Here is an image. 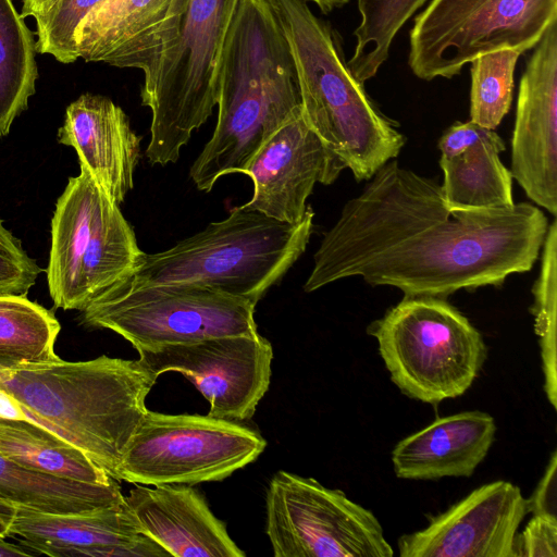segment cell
Returning <instances> with one entry per match:
<instances>
[{
    "label": "cell",
    "instance_id": "14",
    "mask_svg": "<svg viewBox=\"0 0 557 557\" xmlns=\"http://www.w3.org/2000/svg\"><path fill=\"white\" fill-rule=\"evenodd\" d=\"M7 537L52 557H169L138 528L125 500L94 510L52 513L0 497Z\"/></svg>",
    "mask_w": 557,
    "mask_h": 557
},
{
    "label": "cell",
    "instance_id": "26",
    "mask_svg": "<svg viewBox=\"0 0 557 557\" xmlns=\"http://www.w3.org/2000/svg\"><path fill=\"white\" fill-rule=\"evenodd\" d=\"M60 330L53 312L26 295H0V359L30 362L58 359L54 343Z\"/></svg>",
    "mask_w": 557,
    "mask_h": 557
},
{
    "label": "cell",
    "instance_id": "24",
    "mask_svg": "<svg viewBox=\"0 0 557 557\" xmlns=\"http://www.w3.org/2000/svg\"><path fill=\"white\" fill-rule=\"evenodd\" d=\"M0 453L23 467L64 480L90 484L115 481L77 446L24 421L0 418Z\"/></svg>",
    "mask_w": 557,
    "mask_h": 557
},
{
    "label": "cell",
    "instance_id": "37",
    "mask_svg": "<svg viewBox=\"0 0 557 557\" xmlns=\"http://www.w3.org/2000/svg\"><path fill=\"white\" fill-rule=\"evenodd\" d=\"M0 536L7 539V531L4 525L0 522Z\"/></svg>",
    "mask_w": 557,
    "mask_h": 557
},
{
    "label": "cell",
    "instance_id": "31",
    "mask_svg": "<svg viewBox=\"0 0 557 557\" xmlns=\"http://www.w3.org/2000/svg\"><path fill=\"white\" fill-rule=\"evenodd\" d=\"M41 272L0 220V295H27Z\"/></svg>",
    "mask_w": 557,
    "mask_h": 557
},
{
    "label": "cell",
    "instance_id": "13",
    "mask_svg": "<svg viewBox=\"0 0 557 557\" xmlns=\"http://www.w3.org/2000/svg\"><path fill=\"white\" fill-rule=\"evenodd\" d=\"M140 363L158 379L168 371L188 377L209 401L208 416L251 419L267 393L273 348L259 333L207 337L137 349Z\"/></svg>",
    "mask_w": 557,
    "mask_h": 557
},
{
    "label": "cell",
    "instance_id": "20",
    "mask_svg": "<svg viewBox=\"0 0 557 557\" xmlns=\"http://www.w3.org/2000/svg\"><path fill=\"white\" fill-rule=\"evenodd\" d=\"M441 186L446 206L454 210H495L515 206L512 176L500 161L506 149L494 131L471 121L456 122L438 140Z\"/></svg>",
    "mask_w": 557,
    "mask_h": 557
},
{
    "label": "cell",
    "instance_id": "28",
    "mask_svg": "<svg viewBox=\"0 0 557 557\" xmlns=\"http://www.w3.org/2000/svg\"><path fill=\"white\" fill-rule=\"evenodd\" d=\"M521 54L504 49L481 54L471 62V122L488 129L499 125L511 106L513 74Z\"/></svg>",
    "mask_w": 557,
    "mask_h": 557
},
{
    "label": "cell",
    "instance_id": "21",
    "mask_svg": "<svg viewBox=\"0 0 557 557\" xmlns=\"http://www.w3.org/2000/svg\"><path fill=\"white\" fill-rule=\"evenodd\" d=\"M174 0H100L79 23V59L145 71L152 60Z\"/></svg>",
    "mask_w": 557,
    "mask_h": 557
},
{
    "label": "cell",
    "instance_id": "36",
    "mask_svg": "<svg viewBox=\"0 0 557 557\" xmlns=\"http://www.w3.org/2000/svg\"><path fill=\"white\" fill-rule=\"evenodd\" d=\"M312 2L323 13L327 14L335 9L344 7L349 0H306Z\"/></svg>",
    "mask_w": 557,
    "mask_h": 557
},
{
    "label": "cell",
    "instance_id": "33",
    "mask_svg": "<svg viewBox=\"0 0 557 557\" xmlns=\"http://www.w3.org/2000/svg\"><path fill=\"white\" fill-rule=\"evenodd\" d=\"M556 473L557 453L554 451L534 492L527 498L528 512L533 516L556 517Z\"/></svg>",
    "mask_w": 557,
    "mask_h": 557
},
{
    "label": "cell",
    "instance_id": "17",
    "mask_svg": "<svg viewBox=\"0 0 557 557\" xmlns=\"http://www.w3.org/2000/svg\"><path fill=\"white\" fill-rule=\"evenodd\" d=\"M346 169L304 119L288 120L252 156L244 173L253 183L252 198L242 205L272 219L297 223L317 183L333 184Z\"/></svg>",
    "mask_w": 557,
    "mask_h": 557
},
{
    "label": "cell",
    "instance_id": "15",
    "mask_svg": "<svg viewBox=\"0 0 557 557\" xmlns=\"http://www.w3.org/2000/svg\"><path fill=\"white\" fill-rule=\"evenodd\" d=\"M509 171L535 205L557 214V21L520 79Z\"/></svg>",
    "mask_w": 557,
    "mask_h": 557
},
{
    "label": "cell",
    "instance_id": "29",
    "mask_svg": "<svg viewBox=\"0 0 557 557\" xmlns=\"http://www.w3.org/2000/svg\"><path fill=\"white\" fill-rule=\"evenodd\" d=\"M540 275L532 293L534 302L530 308L534 315V330L539 337L544 389L550 405L557 407L556 371V304H557V221L548 225L542 246Z\"/></svg>",
    "mask_w": 557,
    "mask_h": 557
},
{
    "label": "cell",
    "instance_id": "11",
    "mask_svg": "<svg viewBox=\"0 0 557 557\" xmlns=\"http://www.w3.org/2000/svg\"><path fill=\"white\" fill-rule=\"evenodd\" d=\"M256 305L213 289L190 286L131 288L117 284L95 297L82 322L108 329L137 350L207 337L258 333Z\"/></svg>",
    "mask_w": 557,
    "mask_h": 557
},
{
    "label": "cell",
    "instance_id": "4",
    "mask_svg": "<svg viewBox=\"0 0 557 557\" xmlns=\"http://www.w3.org/2000/svg\"><path fill=\"white\" fill-rule=\"evenodd\" d=\"M294 59L305 121L357 182L396 158L406 138L350 72L339 37L306 0H267Z\"/></svg>",
    "mask_w": 557,
    "mask_h": 557
},
{
    "label": "cell",
    "instance_id": "3",
    "mask_svg": "<svg viewBox=\"0 0 557 557\" xmlns=\"http://www.w3.org/2000/svg\"><path fill=\"white\" fill-rule=\"evenodd\" d=\"M156 381L138 359H0V391L28 409L38 426L77 446L117 481Z\"/></svg>",
    "mask_w": 557,
    "mask_h": 557
},
{
    "label": "cell",
    "instance_id": "23",
    "mask_svg": "<svg viewBox=\"0 0 557 557\" xmlns=\"http://www.w3.org/2000/svg\"><path fill=\"white\" fill-rule=\"evenodd\" d=\"M0 497L52 513H72L110 506L124 499L117 480L90 484L44 474L0 453Z\"/></svg>",
    "mask_w": 557,
    "mask_h": 557
},
{
    "label": "cell",
    "instance_id": "35",
    "mask_svg": "<svg viewBox=\"0 0 557 557\" xmlns=\"http://www.w3.org/2000/svg\"><path fill=\"white\" fill-rule=\"evenodd\" d=\"M57 0H23L21 15L23 17L40 14L49 9Z\"/></svg>",
    "mask_w": 557,
    "mask_h": 557
},
{
    "label": "cell",
    "instance_id": "8",
    "mask_svg": "<svg viewBox=\"0 0 557 557\" xmlns=\"http://www.w3.org/2000/svg\"><path fill=\"white\" fill-rule=\"evenodd\" d=\"M144 251L119 205L83 166L70 177L51 219L46 270L55 308L82 311L135 270Z\"/></svg>",
    "mask_w": 557,
    "mask_h": 557
},
{
    "label": "cell",
    "instance_id": "7",
    "mask_svg": "<svg viewBox=\"0 0 557 557\" xmlns=\"http://www.w3.org/2000/svg\"><path fill=\"white\" fill-rule=\"evenodd\" d=\"M367 333L399 391L431 405L463 395L486 358L481 333L444 298L404 296Z\"/></svg>",
    "mask_w": 557,
    "mask_h": 557
},
{
    "label": "cell",
    "instance_id": "22",
    "mask_svg": "<svg viewBox=\"0 0 557 557\" xmlns=\"http://www.w3.org/2000/svg\"><path fill=\"white\" fill-rule=\"evenodd\" d=\"M496 429L494 418L479 410L437 418L395 445L394 472L407 480L470 476L486 457Z\"/></svg>",
    "mask_w": 557,
    "mask_h": 557
},
{
    "label": "cell",
    "instance_id": "27",
    "mask_svg": "<svg viewBox=\"0 0 557 557\" xmlns=\"http://www.w3.org/2000/svg\"><path fill=\"white\" fill-rule=\"evenodd\" d=\"M426 0H357L360 23L347 65L362 84L374 77L388 59L394 38Z\"/></svg>",
    "mask_w": 557,
    "mask_h": 557
},
{
    "label": "cell",
    "instance_id": "16",
    "mask_svg": "<svg viewBox=\"0 0 557 557\" xmlns=\"http://www.w3.org/2000/svg\"><path fill=\"white\" fill-rule=\"evenodd\" d=\"M528 513L520 488L499 480L476 487L426 528L397 541L401 557H513L518 528Z\"/></svg>",
    "mask_w": 557,
    "mask_h": 557
},
{
    "label": "cell",
    "instance_id": "9",
    "mask_svg": "<svg viewBox=\"0 0 557 557\" xmlns=\"http://www.w3.org/2000/svg\"><path fill=\"white\" fill-rule=\"evenodd\" d=\"M557 0H432L414 18L408 64L423 81L453 78L481 54L534 48Z\"/></svg>",
    "mask_w": 557,
    "mask_h": 557
},
{
    "label": "cell",
    "instance_id": "10",
    "mask_svg": "<svg viewBox=\"0 0 557 557\" xmlns=\"http://www.w3.org/2000/svg\"><path fill=\"white\" fill-rule=\"evenodd\" d=\"M267 441L237 421L147 410L117 479L148 486L222 481L255 461Z\"/></svg>",
    "mask_w": 557,
    "mask_h": 557
},
{
    "label": "cell",
    "instance_id": "2",
    "mask_svg": "<svg viewBox=\"0 0 557 557\" xmlns=\"http://www.w3.org/2000/svg\"><path fill=\"white\" fill-rule=\"evenodd\" d=\"M218 119L190 166L197 189L244 173L258 149L301 112L289 45L267 0H235L218 65Z\"/></svg>",
    "mask_w": 557,
    "mask_h": 557
},
{
    "label": "cell",
    "instance_id": "6",
    "mask_svg": "<svg viewBox=\"0 0 557 557\" xmlns=\"http://www.w3.org/2000/svg\"><path fill=\"white\" fill-rule=\"evenodd\" d=\"M235 0H174L159 47L144 73L141 104L151 112L146 157L175 163L218 100V65Z\"/></svg>",
    "mask_w": 557,
    "mask_h": 557
},
{
    "label": "cell",
    "instance_id": "19",
    "mask_svg": "<svg viewBox=\"0 0 557 557\" xmlns=\"http://www.w3.org/2000/svg\"><path fill=\"white\" fill-rule=\"evenodd\" d=\"M59 141L75 149L85 168L109 198L120 205L134 187L140 140L125 112L107 97L84 94L71 102Z\"/></svg>",
    "mask_w": 557,
    "mask_h": 557
},
{
    "label": "cell",
    "instance_id": "1",
    "mask_svg": "<svg viewBox=\"0 0 557 557\" xmlns=\"http://www.w3.org/2000/svg\"><path fill=\"white\" fill-rule=\"evenodd\" d=\"M548 225L527 202L449 209L441 185L392 159L344 205L313 256L304 290L352 276L397 287L406 297L446 299L459 289L499 286L533 268Z\"/></svg>",
    "mask_w": 557,
    "mask_h": 557
},
{
    "label": "cell",
    "instance_id": "34",
    "mask_svg": "<svg viewBox=\"0 0 557 557\" xmlns=\"http://www.w3.org/2000/svg\"><path fill=\"white\" fill-rule=\"evenodd\" d=\"M40 554L21 543L13 544L0 536V557L39 556Z\"/></svg>",
    "mask_w": 557,
    "mask_h": 557
},
{
    "label": "cell",
    "instance_id": "30",
    "mask_svg": "<svg viewBox=\"0 0 557 557\" xmlns=\"http://www.w3.org/2000/svg\"><path fill=\"white\" fill-rule=\"evenodd\" d=\"M100 0H57L36 15V50L63 64L79 59L75 36L79 23Z\"/></svg>",
    "mask_w": 557,
    "mask_h": 557
},
{
    "label": "cell",
    "instance_id": "5",
    "mask_svg": "<svg viewBox=\"0 0 557 557\" xmlns=\"http://www.w3.org/2000/svg\"><path fill=\"white\" fill-rule=\"evenodd\" d=\"M313 216L310 206L297 223L234 207L224 220L171 248L144 252L132 274L115 284L202 287L257 305L305 252Z\"/></svg>",
    "mask_w": 557,
    "mask_h": 557
},
{
    "label": "cell",
    "instance_id": "25",
    "mask_svg": "<svg viewBox=\"0 0 557 557\" xmlns=\"http://www.w3.org/2000/svg\"><path fill=\"white\" fill-rule=\"evenodd\" d=\"M36 41L12 0H0V138L36 91Z\"/></svg>",
    "mask_w": 557,
    "mask_h": 557
},
{
    "label": "cell",
    "instance_id": "18",
    "mask_svg": "<svg viewBox=\"0 0 557 557\" xmlns=\"http://www.w3.org/2000/svg\"><path fill=\"white\" fill-rule=\"evenodd\" d=\"M124 500L139 530L176 557H244L223 521L187 484H137Z\"/></svg>",
    "mask_w": 557,
    "mask_h": 557
},
{
    "label": "cell",
    "instance_id": "32",
    "mask_svg": "<svg viewBox=\"0 0 557 557\" xmlns=\"http://www.w3.org/2000/svg\"><path fill=\"white\" fill-rule=\"evenodd\" d=\"M513 557H556L557 518L533 516L513 542Z\"/></svg>",
    "mask_w": 557,
    "mask_h": 557
},
{
    "label": "cell",
    "instance_id": "12",
    "mask_svg": "<svg viewBox=\"0 0 557 557\" xmlns=\"http://www.w3.org/2000/svg\"><path fill=\"white\" fill-rule=\"evenodd\" d=\"M265 533L275 557H392L372 511L312 478L277 471L265 494Z\"/></svg>",
    "mask_w": 557,
    "mask_h": 557
}]
</instances>
